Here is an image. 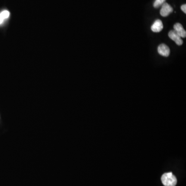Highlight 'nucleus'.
<instances>
[{
    "label": "nucleus",
    "mask_w": 186,
    "mask_h": 186,
    "mask_svg": "<svg viewBox=\"0 0 186 186\" xmlns=\"http://www.w3.org/2000/svg\"><path fill=\"white\" fill-rule=\"evenodd\" d=\"M158 52L159 54L162 56L168 57L170 54V49L168 46L163 44L158 46Z\"/></svg>",
    "instance_id": "4"
},
{
    "label": "nucleus",
    "mask_w": 186,
    "mask_h": 186,
    "mask_svg": "<svg viewBox=\"0 0 186 186\" xmlns=\"http://www.w3.org/2000/svg\"><path fill=\"white\" fill-rule=\"evenodd\" d=\"M173 8L170 5L167 3H164L162 5L160 13L163 17H167L173 12Z\"/></svg>",
    "instance_id": "3"
},
{
    "label": "nucleus",
    "mask_w": 186,
    "mask_h": 186,
    "mask_svg": "<svg viewBox=\"0 0 186 186\" xmlns=\"http://www.w3.org/2000/svg\"><path fill=\"white\" fill-rule=\"evenodd\" d=\"M168 37L174 41L175 43L178 46H181L183 44V40H182V38L178 35L177 33L174 30L170 31L168 34Z\"/></svg>",
    "instance_id": "2"
},
{
    "label": "nucleus",
    "mask_w": 186,
    "mask_h": 186,
    "mask_svg": "<svg viewBox=\"0 0 186 186\" xmlns=\"http://www.w3.org/2000/svg\"><path fill=\"white\" fill-rule=\"evenodd\" d=\"M161 181L164 186H175L177 184V179L172 172L163 174Z\"/></svg>",
    "instance_id": "1"
},
{
    "label": "nucleus",
    "mask_w": 186,
    "mask_h": 186,
    "mask_svg": "<svg viewBox=\"0 0 186 186\" xmlns=\"http://www.w3.org/2000/svg\"><path fill=\"white\" fill-rule=\"evenodd\" d=\"M10 13L8 10H4L0 13V24L4 21V20L8 19L9 17Z\"/></svg>",
    "instance_id": "7"
},
{
    "label": "nucleus",
    "mask_w": 186,
    "mask_h": 186,
    "mask_svg": "<svg viewBox=\"0 0 186 186\" xmlns=\"http://www.w3.org/2000/svg\"><path fill=\"white\" fill-rule=\"evenodd\" d=\"M174 29L181 38H186V31L181 24L179 23L175 24L174 25Z\"/></svg>",
    "instance_id": "5"
},
{
    "label": "nucleus",
    "mask_w": 186,
    "mask_h": 186,
    "mask_svg": "<svg viewBox=\"0 0 186 186\" xmlns=\"http://www.w3.org/2000/svg\"><path fill=\"white\" fill-rule=\"evenodd\" d=\"M181 9L185 13H186V5L183 4L181 6Z\"/></svg>",
    "instance_id": "9"
},
{
    "label": "nucleus",
    "mask_w": 186,
    "mask_h": 186,
    "mask_svg": "<svg viewBox=\"0 0 186 186\" xmlns=\"http://www.w3.org/2000/svg\"><path fill=\"white\" fill-rule=\"evenodd\" d=\"M165 0H155L154 3V7L155 8H158L163 5V3H165Z\"/></svg>",
    "instance_id": "8"
},
{
    "label": "nucleus",
    "mask_w": 186,
    "mask_h": 186,
    "mask_svg": "<svg viewBox=\"0 0 186 186\" xmlns=\"http://www.w3.org/2000/svg\"><path fill=\"white\" fill-rule=\"evenodd\" d=\"M163 28V25L161 20L157 19L155 21L154 23L151 27V30L155 33H158L161 32Z\"/></svg>",
    "instance_id": "6"
}]
</instances>
